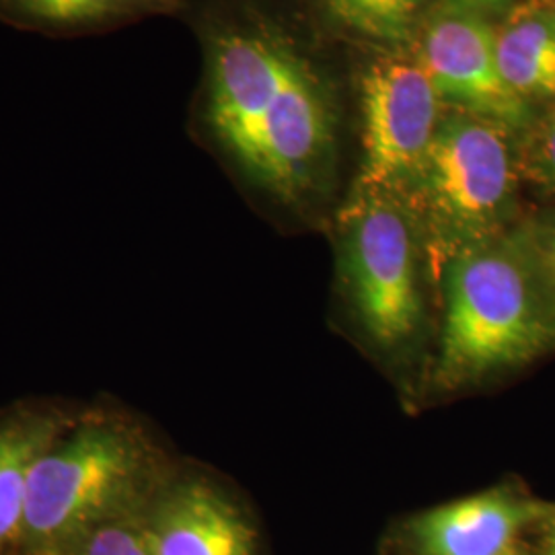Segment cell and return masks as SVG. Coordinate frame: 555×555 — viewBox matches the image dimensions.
I'll use <instances>...</instances> for the list:
<instances>
[{
	"mask_svg": "<svg viewBox=\"0 0 555 555\" xmlns=\"http://www.w3.org/2000/svg\"><path fill=\"white\" fill-rule=\"evenodd\" d=\"M435 383L444 391L555 350V293L518 229L459 251L442 268Z\"/></svg>",
	"mask_w": 555,
	"mask_h": 555,
	"instance_id": "1",
	"label": "cell"
},
{
	"mask_svg": "<svg viewBox=\"0 0 555 555\" xmlns=\"http://www.w3.org/2000/svg\"><path fill=\"white\" fill-rule=\"evenodd\" d=\"M502 555H520V554H518V552H515V550H508V552H506V554H502Z\"/></svg>",
	"mask_w": 555,
	"mask_h": 555,
	"instance_id": "20",
	"label": "cell"
},
{
	"mask_svg": "<svg viewBox=\"0 0 555 555\" xmlns=\"http://www.w3.org/2000/svg\"><path fill=\"white\" fill-rule=\"evenodd\" d=\"M442 103L520 134L535 109L502 77L496 29L479 15L440 4L420 25V56Z\"/></svg>",
	"mask_w": 555,
	"mask_h": 555,
	"instance_id": "6",
	"label": "cell"
},
{
	"mask_svg": "<svg viewBox=\"0 0 555 555\" xmlns=\"http://www.w3.org/2000/svg\"><path fill=\"white\" fill-rule=\"evenodd\" d=\"M364 160L357 188L399 192L442 119L437 89L417 60L373 62L360 82Z\"/></svg>",
	"mask_w": 555,
	"mask_h": 555,
	"instance_id": "5",
	"label": "cell"
},
{
	"mask_svg": "<svg viewBox=\"0 0 555 555\" xmlns=\"http://www.w3.org/2000/svg\"><path fill=\"white\" fill-rule=\"evenodd\" d=\"M516 2L518 0H444V4H449V7L474 13V15H479L488 21L494 15L504 17Z\"/></svg>",
	"mask_w": 555,
	"mask_h": 555,
	"instance_id": "18",
	"label": "cell"
},
{
	"mask_svg": "<svg viewBox=\"0 0 555 555\" xmlns=\"http://www.w3.org/2000/svg\"><path fill=\"white\" fill-rule=\"evenodd\" d=\"M298 60L284 41L261 31H231L215 41L208 118L237 163Z\"/></svg>",
	"mask_w": 555,
	"mask_h": 555,
	"instance_id": "8",
	"label": "cell"
},
{
	"mask_svg": "<svg viewBox=\"0 0 555 555\" xmlns=\"http://www.w3.org/2000/svg\"><path fill=\"white\" fill-rule=\"evenodd\" d=\"M153 555H259L258 529L212 479L171 477L144 515Z\"/></svg>",
	"mask_w": 555,
	"mask_h": 555,
	"instance_id": "9",
	"label": "cell"
},
{
	"mask_svg": "<svg viewBox=\"0 0 555 555\" xmlns=\"http://www.w3.org/2000/svg\"><path fill=\"white\" fill-rule=\"evenodd\" d=\"M522 241H525V238H522ZM527 247H529V245H527ZM529 249H531V247H529ZM531 254H533L537 266L541 268L543 276L550 282V286H552V291L555 293V256H539L533 249H531Z\"/></svg>",
	"mask_w": 555,
	"mask_h": 555,
	"instance_id": "19",
	"label": "cell"
},
{
	"mask_svg": "<svg viewBox=\"0 0 555 555\" xmlns=\"http://www.w3.org/2000/svg\"><path fill=\"white\" fill-rule=\"evenodd\" d=\"M332 130L318 79L298 60L238 165L280 198L298 199L318 185L332 153Z\"/></svg>",
	"mask_w": 555,
	"mask_h": 555,
	"instance_id": "7",
	"label": "cell"
},
{
	"mask_svg": "<svg viewBox=\"0 0 555 555\" xmlns=\"http://www.w3.org/2000/svg\"><path fill=\"white\" fill-rule=\"evenodd\" d=\"M153 0H0L17 15L48 25H87L118 20L149 7Z\"/></svg>",
	"mask_w": 555,
	"mask_h": 555,
	"instance_id": "14",
	"label": "cell"
},
{
	"mask_svg": "<svg viewBox=\"0 0 555 555\" xmlns=\"http://www.w3.org/2000/svg\"><path fill=\"white\" fill-rule=\"evenodd\" d=\"M73 424L54 410L21 412L0 422V554L20 547L34 465Z\"/></svg>",
	"mask_w": 555,
	"mask_h": 555,
	"instance_id": "12",
	"label": "cell"
},
{
	"mask_svg": "<svg viewBox=\"0 0 555 555\" xmlns=\"http://www.w3.org/2000/svg\"><path fill=\"white\" fill-rule=\"evenodd\" d=\"M494 29L508 87L533 109L555 105V0H518Z\"/></svg>",
	"mask_w": 555,
	"mask_h": 555,
	"instance_id": "11",
	"label": "cell"
},
{
	"mask_svg": "<svg viewBox=\"0 0 555 555\" xmlns=\"http://www.w3.org/2000/svg\"><path fill=\"white\" fill-rule=\"evenodd\" d=\"M545 513L533 500L494 488L416 516L408 537L417 555H502Z\"/></svg>",
	"mask_w": 555,
	"mask_h": 555,
	"instance_id": "10",
	"label": "cell"
},
{
	"mask_svg": "<svg viewBox=\"0 0 555 555\" xmlns=\"http://www.w3.org/2000/svg\"><path fill=\"white\" fill-rule=\"evenodd\" d=\"M516 229L535 254L555 256V212L541 219L529 220L525 224H516Z\"/></svg>",
	"mask_w": 555,
	"mask_h": 555,
	"instance_id": "17",
	"label": "cell"
},
{
	"mask_svg": "<svg viewBox=\"0 0 555 555\" xmlns=\"http://www.w3.org/2000/svg\"><path fill=\"white\" fill-rule=\"evenodd\" d=\"M520 179L555 194V105L516 137Z\"/></svg>",
	"mask_w": 555,
	"mask_h": 555,
	"instance_id": "15",
	"label": "cell"
},
{
	"mask_svg": "<svg viewBox=\"0 0 555 555\" xmlns=\"http://www.w3.org/2000/svg\"><path fill=\"white\" fill-rule=\"evenodd\" d=\"M169 479L165 456L140 424L118 414L82 417L29 474L20 547L68 555L101 525L146 513Z\"/></svg>",
	"mask_w": 555,
	"mask_h": 555,
	"instance_id": "2",
	"label": "cell"
},
{
	"mask_svg": "<svg viewBox=\"0 0 555 555\" xmlns=\"http://www.w3.org/2000/svg\"><path fill=\"white\" fill-rule=\"evenodd\" d=\"M341 276L366 336L396 350L424 318L426 272L416 224L396 192L357 188L341 212Z\"/></svg>",
	"mask_w": 555,
	"mask_h": 555,
	"instance_id": "4",
	"label": "cell"
},
{
	"mask_svg": "<svg viewBox=\"0 0 555 555\" xmlns=\"http://www.w3.org/2000/svg\"><path fill=\"white\" fill-rule=\"evenodd\" d=\"M516 137L496 121L453 109L396 192L416 224L426 274L435 284L459 251L515 229L522 181Z\"/></svg>",
	"mask_w": 555,
	"mask_h": 555,
	"instance_id": "3",
	"label": "cell"
},
{
	"mask_svg": "<svg viewBox=\"0 0 555 555\" xmlns=\"http://www.w3.org/2000/svg\"><path fill=\"white\" fill-rule=\"evenodd\" d=\"M428 0H323L327 17L366 40L401 43L412 38Z\"/></svg>",
	"mask_w": 555,
	"mask_h": 555,
	"instance_id": "13",
	"label": "cell"
},
{
	"mask_svg": "<svg viewBox=\"0 0 555 555\" xmlns=\"http://www.w3.org/2000/svg\"><path fill=\"white\" fill-rule=\"evenodd\" d=\"M144 515L146 513L101 525L82 537L68 555H153L144 531Z\"/></svg>",
	"mask_w": 555,
	"mask_h": 555,
	"instance_id": "16",
	"label": "cell"
}]
</instances>
